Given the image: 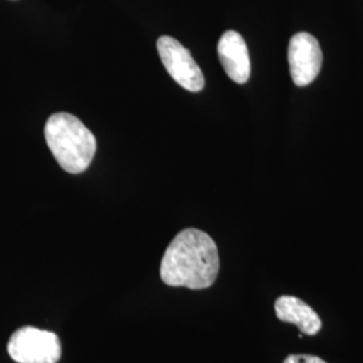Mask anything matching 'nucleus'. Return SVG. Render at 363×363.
<instances>
[{
	"mask_svg": "<svg viewBox=\"0 0 363 363\" xmlns=\"http://www.w3.org/2000/svg\"><path fill=\"white\" fill-rule=\"evenodd\" d=\"M7 351L16 363H58L62 355L60 337L52 331L31 325L13 333L9 340Z\"/></svg>",
	"mask_w": 363,
	"mask_h": 363,
	"instance_id": "obj_3",
	"label": "nucleus"
},
{
	"mask_svg": "<svg viewBox=\"0 0 363 363\" xmlns=\"http://www.w3.org/2000/svg\"><path fill=\"white\" fill-rule=\"evenodd\" d=\"M45 139L58 164L69 174H81L96 154V138L84 123L70 113L58 112L48 118Z\"/></svg>",
	"mask_w": 363,
	"mask_h": 363,
	"instance_id": "obj_2",
	"label": "nucleus"
},
{
	"mask_svg": "<svg viewBox=\"0 0 363 363\" xmlns=\"http://www.w3.org/2000/svg\"><path fill=\"white\" fill-rule=\"evenodd\" d=\"M274 312L279 320L298 325L303 335L313 337L319 334L323 323L320 316L311 307L295 296H280L274 301Z\"/></svg>",
	"mask_w": 363,
	"mask_h": 363,
	"instance_id": "obj_7",
	"label": "nucleus"
},
{
	"mask_svg": "<svg viewBox=\"0 0 363 363\" xmlns=\"http://www.w3.org/2000/svg\"><path fill=\"white\" fill-rule=\"evenodd\" d=\"M288 64L295 85L307 86L320 73L323 52L318 39L308 33L295 34L288 45Z\"/></svg>",
	"mask_w": 363,
	"mask_h": 363,
	"instance_id": "obj_5",
	"label": "nucleus"
},
{
	"mask_svg": "<svg viewBox=\"0 0 363 363\" xmlns=\"http://www.w3.org/2000/svg\"><path fill=\"white\" fill-rule=\"evenodd\" d=\"M220 273V255L214 240L199 229H184L171 241L160 262V277L169 286L206 289Z\"/></svg>",
	"mask_w": 363,
	"mask_h": 363,
	"instance_id": "obj_1",
	"label": "nucleus"
},
{
	"mask_svg": "<svg viewBox=\"0 0 363 363\" xmlns=\"http://www.w3.org/2000/svg\"><path fill=\"white\" fill-rule=\"evenodd\" d=\"M284 363H327L319 357L315 355H301V354H292L288 355Z\"/></svg>",
	"mask_w": 363,
	"mask_h": 363,
	"instance_id": "obj_8",
	"label": "nucleus"
},
{
	"mask_svg": "<svg viewBox=\"0 0 363 363\" xmlns=\"http://www.w3.org/2000/svg\"><path fill=\"white\" fill-rule=\"evenodd\" d=\"M156 48L169 76L183 89L196 93L205 88V77L201 67L179 40L163 35L157 39Z\"/></svg>",
	"mask_w": 363,
	"mask_h": 363,
	"instance_id": "obj_4",
	"label": "nucleus"
},
{
	"mask_svg": "<svg viewBox=\"0 0 363 363\" xmlns=\"http://www.w3.org/2000/svg\"><path fill=\"white\" fill-rule=\"evenodd\" d=\"M218 57L223 70L235 84L250 77V57L244 38L233 30L226 31L218 42Z\"/></svg>",
	"mask_w": 363,
	"mask_h": 363,
	"instance_id": "obj_6",
	"label": "nucleus"
}]
</instances>
